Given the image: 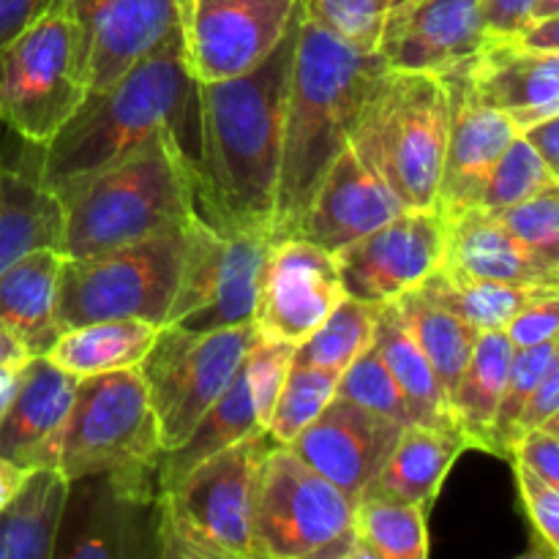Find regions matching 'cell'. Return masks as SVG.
Instances as JSON below:
<instances>
[{"label":"cell","instance_id":"cell-1","mask_svg":"<svg viewBox=\"0 0 559 559\" xmlns=\"http://www.w3.org/2000/svg\"><path fill=\"white\" fill-rule=\"evenodd\" d=\"M298 25L300 9H295L282 41L254 69L229 80L197 82V213L213 227L260 229L273 224L284 104Z\"/></svg>","mask_w":559,"mask_h":559},{"label":"cell","instance_id":"cell-2","mask_svg":"<svg viewBox=\"0 0 559 559\" xmlns=\"http://www.w3.org/2000/svg\"><path fill=\"white\" fill-rule=\"evenodd\" d=\"M167 126L180 151L200 173V96L186 55L183 14L180 22L147 49L134 66L102 91H87L80 107L44 145H22L20 164L47 189L80 180L145 145L147 136Z\"/></svg>","mask_w":559,"mask_h":559},{"label":"cell","instance_id":"cell-3","mask_svg":"<svg viewBox=\"0 0 559 559\" xmlns=\"http://www.w3.org/2000/svg\"><path fill=\"white\" fill-rule=\"evenodd\" d=\"M380 71L385 60L377 49L358 47L300 14L271 224L276 238L295 235L320 180L349 145Z\"/></svg>","mask_w":559,"mask_h":559},{"label":"cell","instance_id":"cell-4","mask_svg":"<svg viewBox=\"0 0 559 559\" xmlns=\"http://www.w3.org/2000/svg\"><path fill=\"white\" fill-rule=\"evenodd\" d=\"M66 260L183 229L197 213L194 169L167 126L120 162L55 189Z\"/></svg>","mask_w":559,"mask_h":559},{"label":"cell","instance_id":"cell-5","mask_svg":"<svg viewBox=\"0 0 559 559\" xmlns=\"http://www.w3.org/2000/svg\"><path fill=\"white\" fill-rule=\"evenodd\" d=\"M451 96L440 74L380 71L349 145L391 186L404 207L437 205Z\"/></svg>","mask_w":559,"mask_h":559},{"label":"cell","instance_id":"cell-6","mask_svg":"<svg viewBox=\"0 0 559 559\" xmlns=\"http://www.w3.org/2000/svg\"><path fill=\"white\" fill-rule=\"evenodd\" d=\"M162 440L136 366L80 377L63 424L38 445L31 467H52L66 480L162 462Z\"/></svg>","mask_w":559,"mask_h":559},{"label":"cell","instance_id":"cell-7","mask_svg":"<svg viewBox=\"0 0 559 559\" xmlns=\"http://www.w3.org/2000/svg\"><path fill=\"white\" fill-rule=\"evenodd\" d=\"M271 445V435L257 431L158 489L162 559H254L251 484Z\"/></svg>","mask_w":559,"mask_h":559},{"label":"cell","instance_id":"cell-8","mask_svg":"<svg viewBox=\"0 0 559 559\" xmlns=\"http://www.w3.org/2000/svg\"><path fill=\"white\" fill-rule=\"evenodd\" d=\"M249 533L254 559H353V502L273 442L251 484Z\"/></svg>","mask_w":559,"mask_h":559},{"label":"cell","instance_id":"cell-9","mask_svg":"<svg viewBox=\"0 0 559 559\" xmlns=\"http://www.w3.org/2000/svg\"><path fill=\"white\" fill-rule=\"evenodd\" d=\"M183 229L151 235L80 260L63 257L55 293L60 333L98 320H145L164 328L178 293Z\"/></svg>","mask_w":559,"mask_h":559},{"label":"cell","instance_id":"cell-10","mask_svg":"<svg viewBox=\"0 0 559 559\" xmlns=\"http://www.w3.org/2000/svg\"><path fill=\"white\" fill-rule=\"evenodd\" d=\"M76 31L63 0L0 49V120L44 145L85 98Z\"/></svg>","mask_w":559,"mask_h":559},{"label":"cell","instance_id":"cell-11","mask_svg":"<svg viewBox=\"0 0 559 559\" xmlns=\"http://www.w3.org/2000/svg\"><path fill=\"white\" fill-rule=\"evenodd\" d=\"M183 238L178 293L164 325L222 331L251 322L276 233L271 227L218 229L194 216Z\"/></svg>","mask_w":559,"mask_h":559},{"label":"cell","instance_id":"cell-12","mask_svg":"<svg viewBox=\"0 0 559 559\" xmlns=\"http://www.w3.org/2000/svg\"><path fill=\"white\" fill-rule=\"evenodd\" d=\"M52 559H162L158 464L71 478Z\"/></svg>","mask_w":559,"mask_h":559},{"label":"cell","instance_id":"cell-13","mask_svg":"<svg viewBox=\"0 0 559 559\" xmlns=\"http://www.w3.org/2000/svg\"><path fill=\"white\" fill-rule=\"evenodd\" d=\"M254 342L251 322L222 331L158 328L156 342L136 369L145 377L162 451H173L189 437L197 420L229 385Z\"/></svg>","mask_w":559,"mask_h":559},{"label":"cell","instance_id":"cell-14","mask_svg":"<svg viewBox=\"0 0 559 559\" xmlns=\"http://www.w3.org/2000/svg\"><path fill=\"white\" fill-rule=\"evenodd\" d=\"M445 254V216L437 205L404 207L369 235L336 251L344 293L391 304L418 287Z\"/></svg>","mask_w":559,"mask_h":559},{"label":"cell","instance_id":"cell-15","mask_svg":"<svg viewBox=\"0 0 559 559\" xmlns=\"http://www.w3.org/2000/svg\"><path fill=\"white\" fill-rule=\"evenodd\" d=\"M347 298L336 254L304 238H278L262 271L257 336L298 347Z\"/></svg>","mask_w":559,"mask_h":559},{"label":"cell","instance_id":"cell-16","mask_svg":"<svg viewBox=\"0 0 559 559\" xmlns=\"http://www.w3.org/2000/svg\"><path fill=\"white\" fill-rule=\"evenodd\" d=\"M298 0H183L186 55L197 82L254 69L287 31Z\"/></svg>","mask_w":559,"mask_h":559},{"label":"cell","instance_id":"cell-17","mask_svg":"<svg viewBox=\"0 0 559 559\" xmlns=\"http://www.w3.org/2000/svg\"><path fill=\"white\" fill-rule=\"evenodd\" d=\"M87 91H102L180 22L183 0H63Z\"/></svg>","mask_w":559,"mask_h":559},{"label":"cell","instance_id":"cell-18","mask_svg":"<svg viewBox=\"0 0 559 559\" xmlns=\"http://www.w3.org/2000/svg\"><path fill=\"white\" fill-rule=\"evenodd\" d=\"M402 429L404 426L396 420L382 418L349 399L333 396L331 404L287 445L355 506L388 462Z\"/></svg>","mask_w":559,"mask_h":559},{"label":"cell","instance_id":"cell-19","mask_svg":"<svg viewBox=\"0 0 559 559\" xmlns=\"http://www.w3.org/2000/svg\"><path fill=\"white\" fill-rule=\"evenodd\" d=\"M484 41L480 0H409L388 11L374 49L385 69L445 74Z\"/></svg>","mask_w":559,"mask_h":559},{"label":"cell","instance_id":"cell-20","mask_svg":"<svg viewBox=\"0 0 559 559\" xmlns=\"http://www.w3.org/2000/svg\"><path fill=\"white\" fill-rule=\"evenodd\" d=\"M451 96V123H448L445 158H442L437 207L456 213L478 205L480 189L491 167L508 145L519 136L516 126L495 107H486L469 87L459 66L440 74Z\"/></svg>","mask_w":559,"mask_h":559},{"label":"cell","instance_id":"cell-21","mask_svg":"<svg viewBox=\"0 0 559 559\" xmlns=\"http://www.w3.org/2000/svg\"><path fill=\"white\" fill-rule=\"evenodd\" d=\"M402 211L404 202L391 186L347 145L317 186L293 238L311 240L336 254Z\"/></svg>","mask_w":559,"mask_h":559},{"label":"cell","instance_id":"cell-22","mask_svg":"<svg viewBox=\"0 0 559 559\" xmlns=\"http://www.w3.org/2000/svg\"><path fill=\"white\" fill-rule=\"evenodd\" d=\"M459 69L475 96L500 109L519 134L559 115V55L535 52L516 38H486Z\"/></svg>","mask_w":559,"mask_h":559},{"label":"cell","instance_id":"cell-23","mask_svg":"<svg viewBox=\"0 0 559 559\" xmlns=\"http://www.w3.org/2000/svg\"><path fill=\"white\" fill-rule=\"evenodd\" d=\"M445 216L442 265L467 276L530 287H559V267L546 262L497 224L486 207H464Z\"/></svg>","mask_w":559,"mask_h":559},{"label":"cell","instance_id":"cell-24","mask_svg":"<svg viewBox=\"0 0 559 559\" xmlns=\"http://www.w3.org/2000/svg\"><path fill=\"white\" fill-rule=\"evenodd\" d=\"M80 377L55 366L47 355H31L20 366L9 402L0 413V459L27 469L31 456L63 424Z\"/></svg>","mask_w":559,"mask_h":559},{"label":"cell","instance_id":"cell-25","mask_svg":"<svg viewBox=\"0 0 559 559\" xmlns=\"http://www.w3.org/2000/svg\"><path fill=\"white\" fill-rule=\"evenodd\" d=\"M467 448V437L456 429H435L424 424L404 426L391 456L374 475V480L366 486L364 495L415 502L424 508L431 506L453 462Z\"/></svg>","mask_w":559,"mask_h":559},{"label":"cell","instance_id":"cell-26","mask_svg":"<svg viewBox=\"0 0 559 559\" xmlns=\"http://www.w3.org/2000/svg\"><path fill=\"white\" fill-rule=\"evenodd\" d=\"M60 262V251L38 249L0 271V325L27 355H47L60 336L55 320Z\"/></svg>","mask_w":559,"mask_h":559},{"label":"cell","instance_id":"cell-27","mask_svg":"<svg viewBox=\"0 0 559 559\" xmlns=\"http://www.w3.org/2000/svg\"><path fill=\"white\" fill-rule=\"evenodd\" d=\"M38 249H63V205L20 162H0V271Z\"/></svg>","mask_w":559,"mask_h":559},{"label":"cell","instance_id":"cell-28","mask_svg":"<svg viewBox=\"0 0 559 559\" xmlns=\"http://www.w3.org/2000/svg\"><path fill=\"white\" fill-rule=\"evenodd\" d=\"M69 480L52 467L25 469L0 508V559H52Z\"/></svg>","mask_w":559,"mask_h":559},{"label":"cell","instance_id":"cell-29","mask_svg":"<svg viewBox=\"0 0 559 559\" xmlns=\"http://www.w3.org/2000/svg\"><path fill=\"white\" fill-rule=\"evenodd\" d=\"M424 298L442 306L459 320L467 322L478 333L500 331L524 306L559 295V287H530V284H508L495 278L467 276L462 271L440 265L418 284Z\"/></svg>","mask_w":559,"mask_h":559},{"label":"cell","instance_id":"cell-30","mask_svg":"<svg viewBox=\"0 0 559 559\" xmlns=\"http://www.w3.org/2000/svg\"><path fill=\"white\" fill-rule=\"evenodd\" d=\"M513 344L506 331L478 333L473 355L459 377L451 393V407L456 415L459 431L467 437L469 448L495 453V426L497 407H500L502 391H506L508 369H511Z\"/></svg>","mask_w":559,"mask_h":559},{"label":"cell","instance_id":"cell-31","mask_svg":"<svg viewBox=\"0 0 559 559\" xmlns=\"http://www.w3.org/2000/svg\"><path fill=\"white\" fill-rule=\"evenodd\" d=\"M371 344L377 347L380 358L385 360L388 371L396 380L399 391L407 396L409 407H413L415 420L424 426H435V429H456V415H453L451 396L442 388L440 377L435 374L431 364L399 314L393 311L391 304H382L380 317H377L374 336Z\"/></svg>","mask_w":559,"mask_h":559},{"label":"cell","instance_id":"cell-32","mask_svg":"<svg viewBox=\"0 0 559 559\" xmlns=\"http://www.w3.org/2000/svg\"><path fill=\"white\" fill-rule=\"evenodd\" d=\"M257 431L265 429L257 420L249 380H246V369L240 364V369L235 371V377L224 388L222 396L197 420L189 437L180 445H175L173 451L162 453V462H158V489L175 484L189 469H194L197 464L211 459L213 453L224 451V448L235 445V442H240L249 435H257Z\"/></svg>","mask_w":559,"mask_h":559},{"label":"cell","instance_id":"cell-33","mask_svg":"<svg viewBox=\"0 0 559 559\" xmlns=\"http://www.w3.org/2000/svg\"><path fill=\"white\" fill-rule=\"evenodd\" d=\"M158 328L145 320H98L71 328L49 347L47 358L74 377L131 369L156 342Z\"/></svg>","mask_w":559,"mask_h":559},{"label":"cell","instance_id":"cell-34","mask_svg":"<svg viewBox=\"0 0 559 559\" xmlns=\"http://www.w3.org/2000/svg\"><path fill=\"white\" fill-rule=\"evenodd\" d=\"M426 508L388 497H358L353 506V559H426Z\"/></svg>","mask_w":559,"mask_h":559},{"label":"cell","instance_id":"cell-35","mask_svg":"<svg viewBox=\"0 0 559 559\" xmlns=\"http://www.w3.org/2000/svg\"><path fill=\"white\" fill-rule=\"evenodd\" d=\"M391 306L409 331V336L415 338L420 353L426 355L435 374L440 377L448 396H451L464 366H467L469 355H473L478 331L459 320L448 309H442V306L431 304L418 289L399 295L396 300H391Z\"/></svg>","mask_w":559,"mask_h":559},{"label":"cell","instance_id":"cell-36","mask_svg":"<svg viewBox=\"0 0 559 559\" xmlns=\"http://www.w3.org/2000/svg\"><path fill=\"white\" fill-rule=\"evenodd\" d=\"M382 304L344 298L304 342L295 347L293 364L342 374L371 344Z\"/></svg>","mask_w":559,"mask_h":559},{"label":"cell","instance_id":"cell-37","mask_svg":"<svg viewBox=\"0 0 559 559\" xmlns=\"http://www.w3.org/2000/svg\"><path fill=\"white\" fill-rule=\"evenodd\" d=\"M336 382L338 374L333 371L300 364L289 366V374L267 420L265 431L271 440L278 445L293 442L331 404V399L336 396Z\"/></svg>","mask_w":559,"mask_h":559},{"label":"cell","instance_id":"cell-38","mask_svg":"<svg viewBox=\"0 0 559 559\" xmlns=\"http://www.w3.org/2000/svg\"><path fill=\"white\" fill-rule=\"evenodd\" d=\"M559 364L557 355V338H549L535 347L513 349L511 369H508L506 391H502L500 407H497L495 426H491V437H495V456L508 459L511 462L513 448H516V426L519 415H522L524 404L533 396L538 382L544 380L546 371Z\"/></svg>","mask_w":559,"mask_h":559},{"label":"cell","instance_id":"cell-39","mask_svg":"<svg viewBox=\"0 0 559 559\" xmlns=\"http://www.w3.org/2000/svg\"><path fill=\"white\" fill-rule=\"evenodd\" d=\"M557 186L559 175L519 134L491 167L489 178L480 189L478 207L497 211V207L516 205V202L530 200L546 189H557Z\"/></svg>","mask_w":559,"mask_h":559},{"label":"cell","instance_id":"cell-40","mask_svg":"<svg viewBox=\"0 0 559 559\" xmlns=\"http://www.w3.org/2000/svg\"><path fill=\"white\" fill-rule=\"evenodd\" d=\"M336 396L349 399V402L360 404V407L371 409V413L382 415V418L396 420L399 426L418 424L407 396L399 391L396 380H393V374L388 371L385 360L380 358L374 344H369V347L338 374Z\"/></svg>","mask_w":559,"mask_h":559},{"label":"cell","instance_id":"cell-41","mask_svg":"<svg viewBox=\"0 0 559 559\" xmlns=\"http://www.w3.org/2000/svg\"><path fill=\"white\" fill-rule=\"evenodd\" d=\"M489 213L519 243L559 267V186Z\"/></svg>","mask_w":559,"mask_h":559},{"label":"cell","instance_id":"cell-42","mask_svg":"<svg viewBox=\"0 0 559 559\" xmlns=\"http://www.w3.org/2000/svg\"><path fill=\"white\" fill-rule=\"evenodd\" d=\"M298 9L306 20L325 31L358 47L374 49L382 20L391 11V0H298Z\"/></svg>","mask_w":559,"mask_h":559},{"label":"cell","instance_id":"cell-43","mask_svg":"<svg viewBox=\"0 0 559 559\" xmlns=\"http://www.w3.org/2000/svg\"><path fill=\"white\" fill-rule=\"evenodd\" d=\"M293 355L295 344L273 342V338L260 336H257V342L251 344L249 353H246V380H249L251 402H254V413L262 429H267L273 404H276L278 393H282L284 388V380H287L289 374V366H293Z\"/></svg>","mask_w":559,"mask_h":559},{"label":"cell","instance_id":"cell-44","mask_svg":"<svg viewBox=\"0 0 559 559\" xmlns=\"http://www.w3.org/2000/svg\"><path fill=\"white\" fill-rule=\"evenodd\" d=\"M513 473H516L519 495H522L530 530H533L535 549L551 559L559 557V486L546 484L522 464H513Z\"/></svg>","mask_w":559,"mask_h":559},{"label":"cell","instance_id":"cell-45","mask_svg":"<svg viewBox=\"0 0 559 559\" xmlns=\"http://www.w3.org/2000/svg\"><path fill=\"white\" fill-rule=\"evenodd\" d=\"M511 462L527 467L546 484L559 486V418L546 420L540 429L519 437Z\"/></svg>","mask_w":559,"mask_h":559},{"label":"cell","instance_id":"cell-46","mask_svg":"<svg viewBox=\"0 0 559 559\" xmlns=\"http://www.w3.org/2000/svg\"><path fill=\"white\" fill-rule=\"evenodd\" d=\"M559 328V295H549L544 300H535V304L524 306L511 322H508L502 331L511 338L513 349L522 347H535V344H544L549 338H557Z\"/></svg>","mask_w":559,"mask_h":559},{"label":"cell","instance_id":"cell-47","mask_svg":"<svg viewBox=\"0 0 559 559\" xmlns=\"http://www.w3.org/2000/svg\"><path fill=\"white\" fill-rule=\"evenodd\" d=\"M535 0H480V22L486 38H513L533 22Z\"/></svg>","mask_w":559,"mask_h":559},{"label":"cell","instance_id":"cell-48","mask_svg":"<svg viewBox=\"0 0 559 559\" xmlns=\"http://www.w3.org/2000/svg\"><path fill=\"white\" fill-rule=\"evenodd\" d=\"M551 418H559V364H555L546 371V377L538 382L533 396L524 404L522 415H519L516 442L519 437L527 435V431L533 429H540V426Z\"/></svg>","mask_w":559,"mask_h":559},{"label":"cell","instance_id":"cell-49","mask_svg":"<svg viewBox=\"0 0 559 559\" xmlns=\"http://www.w3.org/2000/svg\"><path fill=\"white\" fill-rule=\"evenodd\" d=\"M55 0H0V49L47 14Z\"/></svg>","mask_w":559,"mask_h":559},{"label":"cell","instance_id":"cell-50","mask_svg":"<svg viewBox=\"0 0 559 559\" xmlns=\"http://www.w3.org/2000/svg\"><path fill=\"white\" fill-rule=\"evenodd\" d=\"M522 136L527 140V145L549 164L551 169L559 175V115L540 120V123L530 126L527 131H522Z\"/></svg>","mask_w":559,"mask_h":559},{"label":"cell","instance_id":"cell-51","mask_svg":"<svg viewBox=\"0 0 559 559\" xmlns=\"http://www.w3.org/2000/svg\"><path fill=\"white\" fill-rule=\"evenodd\" d=\"M513 38H516L522 47L535 49V52L559 55V14L527 22Z\"/></svg>","mask_w":559,"mask_h":559},{"label":"cell","instance_id":"cell-52","mask_svg":"<svg viewBox=\"0 0 559 559\" xmlns=\"http://www.w3.org/2000/svg\"><path fill=\"white\" fill-rule=\"evenodd\" d=\"M22 478H25V469L0 459V508L9 502V497L14 495L16 486L22 484Z\"/></svg>","mask_w":559,"mask_h":559},{"label":"cell","instance_id":"cell-53","mask_svg":"<svg viewBox=\"0 0 559 559\" xmlns=\"http://www.w3.org/2000/svg\"><path fill=\"white\" fill-rule=\"evenodd\" d=\"M31 355L25 353L20 342L0 325V366H11V364H25Z\"/></svg>","mask_w":559,"mask_h":559},{"label":"cell","instance_id":"cell-54","mask_svg":"<svg viewBox=\"0 0 559 559\" xmlns=\"http://www.w3.org/2000/svg\"><path fill=\"white\" fill-rule=\"evenodd\" d=\"M22 364H11V366H0V413H3L5 402H9L11 391H14V380L16 371H20Z\"/></svg>","mask_w":559,"mask_h":559},{"label":"cell","instance_id":"cell-55","mask_svg":"<svg viewBox=\"0 0 559 559\" xmlns=\"http://www.w3.org/2000/svg\"><path fill=\"white\" fill-rule=\"evenodd\" d=\"M559 14V0H535L533 20H544V16H557Z\"/></svg>","mask_w":559,"mask_h":559},{"label":"cell","instance_id":"cell-56","mask_svg":"<svg viewBox=\"0 0 559 559\" xmlns=\"http://www.w3.org/2000/svg\"><path fill=\"white\" fill-rule=\"evenodd\" d=\"M404 3H409V0H391V9H399V5H404Z\"/></svg>","mask_w":559,"mask_h":559},{"label":"cell","instance_id":"cell-57","mask_svg":"<svg viewBox=\"0 0 559 559\" xmlns=\"http://www.w3.org/2000/svg\"><path fill=\"white\" fill-rule=\"evenodd\" d=\"M189 5H191V0H189Z\"/></svg>","mask_w":559,"mask_h":559}]
</instances>
